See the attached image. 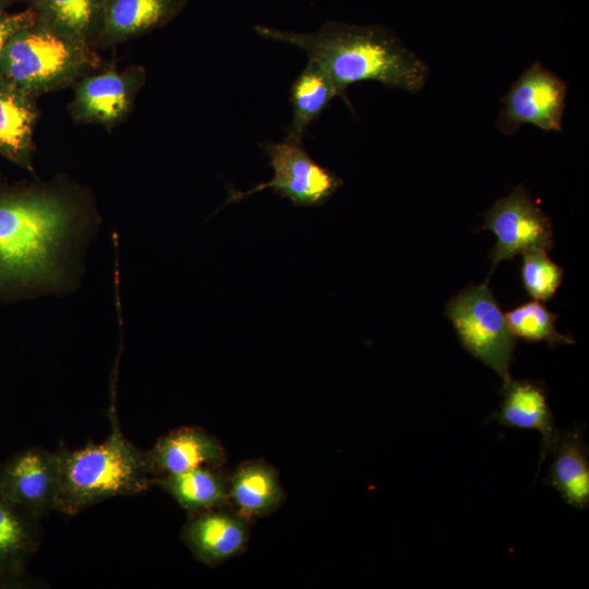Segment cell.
<instances>
[{
    "mask_svg": "<svg viewBox=\"0 0 589 589\" xmlns=\"http://www.w3.org/2000/svg\"><path fill=\"white\" fill-rule=\"evenodd\" d=\"M145 81L142 65L93 71L74 84L70 113L76 122L111 128L130 113Z\"/></svg>",
    "mask_w": 589,
    "mask_h": 589,
    "instance_id": "cell-10",
    "label": "cell"
},
{
    "mask_svg": "<svg viewBox=\"0 0 589 589\" xmlns=\"http://www.w3.org/2000/svg\"><path fill=\"white\" fill-rule=\"evenodd\" d=\"M520 275L522 286L532 299L548 301L560 288L564 272L545 250H532L522 254Z\"/></svg>",
    "mask_w": 589,
    "mask_h": 589,
    "instance_id": "cell-23",
    "label": "cell"
},
{
    "mask_svg": "<svg viewBox=\"0 0 589 589\" xmlns=\"http://www.w3.org/2000/svg\"><path fill=\"white\" fill-rule=\"evenodd\" d=\"M261 147L268 157L273 178L247 191L227 184L228 197L219 209L265 189L288 199L294 206L318 207L326 204L344 184L334 171L314 160L302 143L285 139L283 142L262 143Z\"/></svg>",
    "mask_w": 589,
    "mask_h": 589,
    "instance_id": "cell-6",
    "label": "cell"
},
{
    "mask_svg": "<svg viewBox=\"0 0 589 589\" xmlns=\"http://www.w3.org/2000/svg\"><path fill=\"white\" fill-rule=\"evenodd\" d=\"M100 65L94 46L36 19L19 29L0 53V75L33 98L74 85Z\"/></svg>",
    "mask_w": 589,
    "mask_h": 589,
    "instance_id": "cell-4",
    "label": "cell"
},
{
    "mask_svg": "<svg viewBox=\"0 0 589 589\" xmlns=\"http://www.w3.org/2000/svg\"><path fill=\"white\" fill-rule=\"evenodd\" d=\"M39 518L0 493V584H21L40 544Z\"/></svg>",
    "mask_w": 589,
    "mask_h": 589,
    "instance_id": "cell-17",
    "label": "cell"
},
{
    "mask_svg": "<svg viewBox=\"0 0 589 589\" xmlns=\"http://www.w3.org/2000/svg\"><path fill=\"white\" fill-rule=\"evenodd\" d=\"M557 315L538 300L522 303L505 313L513 336L529 342L545 341L554 348L575 340L560 333L555 327Z\"/></svg>",
    "mask_w": 589,
    "mask_h": 589,
    "instance_id": "cell-22",
    "label": "cell"
},
{
    "mask_svg": "<svg viewBox=\"0 0 589 589\" xmlns=\"http://www.w3.org/2000/svg\"><path fill=\"white\" fill-rule=\"evenodd\" d=\"M35 19L75 39L95 45L106 0H27Z\"/></svg>",
    "mask_w": 589,
    "mask_h": 589,
    "instance_id": "cell-21",
    "label": "cell"
},
{
    "mask_svg": "<svg viewBox=\"0 0 589 589\" xmlns=\"http://www.w3.org/2000/svg\"><path fill=\"white\" fill-rule=\"evenodd\" d=\"M334 97H337V93L325 69L316 61L309 60L291 85L289 100L293 113L285 139L302 143L310 124L329 106Z\"/></svg>",
    "mask_w": 589,
    "mask_h": 589,
    "instance_id": "cell-20",
    "label": "cell"
},
{
    "mask_svg": "<svg viewBox=\"0 0 589 589\" xmlns=\"http://www.w3.org/2000/svg\"><path fill=\"white\" fill-rule=\"evenodd\" d=\"M503 400L496 420L506 428L534 430L541 435L540 465L551 452L558 431L541 383L509 380L503 384Z\"/></svg>",
    "mask_w": 589,
    "mask_h": 589,
    "instance_id": "cell-14",
    "label": "cell"
},
{
    "mask_svg": "<svg viewBox=\"0 0 589 589\" xmlns=\"http://www.w3.org/2000/svg\"><path fill=\"white\" fill-rule=\"evenodd\" d=\"M21 0H0V10H5L12 3ZM27 1V0H26Z\"/></svg>",
    "mask_w": 589,
    "mask_h": 589,
    "instance_id": "cell-25",
    "label": "cell"
},
{
    "mask_svg": "<svg viewBox=\"0 0 589 589\" xmlns=\"http://www.w3.org/2000/svg\"><path fill=\"white\" fill-rule=\"evenodd\" d=\"M189 0H106L95 45L113 46L161 27L175 19Z\"/></svg>",
    "mask_w": 589,
    "mask_h": 589,
    "instance_id": "cell-13",
    "label": "cell"
},
{
    "mask_svg": "<svg viewBox=\"0 0 589 589\" xmlns=\"http://www.w3.org/2000/svg\"><path fill=\"white\" fill-rule=\"evenodd\" d=\"M146 457L155 479L201 467L219 468L226 461V450L205 430L182 426L160 436Z\"/></svg>",
    "mask_w": 589,
    "mask_h": 589,
    "instance_id": "cell-12",
    "label": "cell"
},
{
    "mask_svg": "<svg viewBox=\"0 0 589 589\" xmlns=\"http://www.w3.org/2000/svg\"><path fill=\"white\" fill-rule=\"evenodd\" d=\"M218 468L201 467L153 479L189 514L220 508L229 504L228 477Z\"/></svg>",
    "mask_w": 589,
    "mask_h": 589,
    "instance_id": "cell-19",
    "label": "cell"
},
{
    "mask_svg": "<svg viewBox=\"0 0 589 589\" xmlns=\"http://www.w3.org/2000/svg\"><path fill=\"white\" fill-rule=\"evenodd\" d=\"M35 14L31 8L16 13L0 10V53L9 39L22 27L33 23Z\"/></svg>",
    "mask_w": 589,
    "mask_h": 589,
    "instance_id": "cell-24",
    "label": "cell"
},
{
    "mask_svg": "<svg viewBox=\"0 0 589 589\" xmlns=\"http://www.w3.org/2000/svg\"><path fill=\"white\" fill-rule=\"evenodd\" d=\"M61 456V485L57 509L73 516L101 501L134 495L153 485L146 452L121 432L117 418L101 443L68 450Z\"/></svg>",
    "mask_w": 589,
    "mask_h": 589,
    "instance_id": "cell-3",
    "label": "cell"
},
{
    "mask_svg": "<svg viewBox=\"0 0 589 589\" xmlns=\"http://www.w3.org/2000/svg\"><path fill=\"white\" fill-rule=\"evenodd\" d=\"M445 312L462 347L503 384L508 382L516 338L488 281L462 289L448 301Z\"/></svg>",
    "mask_w": 589,
    "mask_h": 589,
    "instance_id": "cell-5",
    "label": "cell"
},
{
    "mask_svg": "<svg viewBox=\"0 0 589 589\" xmlns=\"http://www.w3.org/2000/svg\"><path fill=\"white\" fill-rule=\"evenodd\" d=\"M484 225L496 237L491 250V273L505 260L532 250L553 248L550 218L524 185H517L505 197L496 200L484 213Z\"/></svg>",
    "mask_w": 589,
    "mask_h": 589,
    "instance_id": "cell-7",
    "label": "cell"
},
{
    "mask_svg": "<svg viewBox=\"0 0 589 589\" xmlns=\"http://www.w3.org/2000/svg\"><path fill=\"white\" fill-rule=\"evenodd\" d=\"M60 485L59 450L27 447L0 466V493L39 519L57 509Z\"/></svg>",
    "mask_w": 589,
    "mask_h": 589,
    "instance_id": "cell-9",
    "label": "cell"
},
{
    "mask_svg": "<svg viewBox=\"0 0 589 589\" xmlns=\"http://www.w3.org/2000/svg\"><path fill=\"white\" fill-rule=\"evenodd\" d=\"M35 99L0 75V155L33 172Z\"/></svg>",
    "mask_w": 589,
    "mask_h": 589,
    "instance_id": "cell-15",
    "label": "cell"
},
{
    "mask_svg": "<svg viewBox=\"0 0 589 589\" xmlns=\"http://www.w3.org/2000/svg\"><path fill=\"white\" fill-rule=\"evenodd\" d=\"M566 83L540 62L528 67L502 98L496 125L510 135L522 124H532L543 131H562Z\"/></svg>",
    "mask_w": 589,
    "mask_h": 589,
    "instance_id": "cell-8",
    "label": "cell"
},
{
    "mask_svg": "<svg viewBox=\"0 0 589 589\" xmlns=\"http://www.w3.org/2000/svg\"><path fill=\"white\" fill-rule=\"evenodd\" d=\"M228 482L229 503L248 519L268 516L285 501L276 469L264 460L242 462L228 477Z\"/></svg>",
    "mask_w": 589,
    "mask_h": 589,
    "instance_id": "cell-18",
    "label": "cell"
},
{
    "mask_svg": "<svg viewBox=\"0 0 589 589\" xmlns=\"http://www.w3.org/2000/svg\"><path fill=\"white\" fill-rule=\"evenodd\" d=\"M264 39L296 46L320 63L329 75L337 97L350 108L348 87L376 81L387 87L419 93L426 84L428 64L408 49L386 26L351 25L327 21L315 33H291L255 25Z\"/></svg>",
    "mask_w": 589,
    "mask_h": 589,
    "instance_id": "cell-2",
    "label": "cell"
},
{
    "mask_svg": "<svg viewBox=\"0 0 589 589\" xmlns=\"http://www.w3.org/2000/svg\"><path fill=\"white\" fill-rule=\"evenodd\" d=\"M181 539L194 557L216 566L241 554L250 538V519L220 508L189 514Z\"/></svg>",
    "mask_w": 589,
    "mask_h": 589,
    "instance_id": "cell-11",
    "label": "cell"
},
{
    "mask_svg": "<svg viewBox=\"0 0 589 589\" xmlns=\"http://www.w3.org/2000/svg\"><path fill=\"white\" fill-rule=\"evenodd\" d=\"M546 482L572 507L589 505V452L581 426L558 431Z\"/></svg>",
    "mask_w": 589,
    "mask_h": 589,
    "instance_id": "cell-16",
    "label": "cell"
},
{
    "mask_svg": "<svg viewBox=\"0 0 589 589\" xmlns=\"http://www.w3.org/2000/svg\"><path fill=\"white\" fill-rule=\"evenodd\" d=\"M98 224L91 197L74 184L0 187V298L73 291Z\"/></svg>",
    "mask_w": 589,
    "mask_h": 589,
    "instance_id": "cell-1",
    "label": "cell"
}]
</instances>
